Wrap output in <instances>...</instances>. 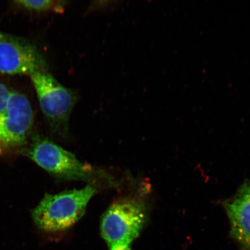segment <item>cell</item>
Masks as SVG:
<instances>
[{
    "instance_id": "cell-10",
    "label": "cell",
    "mask_w": 250,
    "mask_h": 250,
    "mask_svg": "<svg viewBox=\"0 0 250 250\" xmlns=\"http://www.w3.org/2000/svg\"><path fill=\"white\" fill-rule=\"evenodd\" d=\"M109 250H132L130 247L119 246L109 249Z\"/></svg>"
},
{
    "instance_id": "cell-1",
    "label": "cell",
    "mask_w": 250,
    "mask_h": 250,
    "mask_svg": "<svg viewBox=\"0 0 250 250\" xmlns=\"http://www.w3.org/2000/svg\"><path fill=\"white\" fill-rule=\"evenodd\" d=\"M93 184L80 189L46 194L33 211L34 222L47 232H59L73 227L85 213L87 205L98 192Z\"/></svg>"
},
{
    "instance_id": "cell-2",
    "label": "cell",
    "mask_w": 250,
    "mask_h": 250,
    "mask_svg": "<svg viewBox=\"0 0 250 250\" xmlns=\"http://www.w3.org/2000/svg\"><path fill=\"white\" fill-rule=\"evenodd\" d=\"M27 153L39 167L62 180L93 182L109 179L104 172L83 163L71 152L43 137L36 136Z\"/></svg>"
},
{
    "instance_id": "cell-5",
    "label": "cell",
    "mask_w": 250,
    "mask_h": 250,
    "mask_svg": "<svg viewBox=\"0 0 250 250\" xmlns=\"http://www.w3.org/2000/svg\"><path fill=\"white\" fill-rule=\"evenodd\" d=\"M33 123L29 100L23 94L11 92L7 108L0 115V153L22 145Z\"/></svg>"
},
{
    "instance_id": "cell-8",
    "label": "cell",
    "mask_w": 250,
    "mask_h": 250,
    "mask_svg": "<svg viewBox=\"0 0 250 250\" xmlns=\"http://www.w3.org/2000/svg\"><path fill=\"white\" fill-rule=\"evenodd\" d=\"M15 3L21 7L28 10L39 12H54L61 13L64 11L65 1H53V0H42V1H30V0H21L16 1Z\"/></svg>"
},
{
    "instance_id": "cell-7",
    "label": "cell",
    "mask_w": 250,
    "mask_h": 250,
    "mask_svg": "<svg viewBox=\"0 0 250 250\" xmlns=\"http://www.w3.org/2000/svg\"><path fill=\"white\" fill-rule=\"evenodd\" d=\"M226 208L232 236L244 249L250 250V182L240 188Z\"/></svg>"
},
{
    "instance_id": "cell-6",
    "label": "cell",
    "mask_w": 250,
    "mask_h": 250,
    "mask_svg": "<svg viewBox=\"0 0 250 250\" xmlns=\"http://www.w3.org/2000/svg\"><path fill=\"white\" fill-rule=\"evenodd\" d=\"M46 67L44 58L35 46L0 31V73L30 76Z\"/></svg>"
},
{
    "instance_id": "cell-4",
    "label": "cell",
    "mask_w": 250,
    "mask_h": 250,
    "mask_svg": "<svg viewBox=\"0 0 250 250\" xmlns=\"http://www.w3.org/2000/svg\"><path fill=\"white\" fill-rule=\"evenodd\" d=\"M146 221V209L139 200L125 198L111 205L103 214L101 233L109 248L130 247Z\"/></svg>"
},
{
    "instance_id": "cell-3",
    "label": "cell",
    "mask_w": 250,
    "mask_h": 250,
    "mask_svg": "<svg viewBox=\"0 0 250 250\" xmlns=\"http://www.w3.org/2000/svg\"><path fill=\"white\" fill-rule=\"evenodd\" d=\"M30 76L40 107L53 132L61 137L66 136L70 115L77 102L76 94L59 83L47 67Z\"/></svg>"
},
{
    "instance_id": "cell-9",
    "label": "cell",
    "mask_w": 250,
    "mask_h": 250,
    "mask_svg": "<svg viewBox=\"0 0 250 250\" xmlns=\"http://www.w3.org/2000/svg\"><path fill=\"white\" fill-rule=\"evenodd\" d=\"M11 92L4 84L0 83V115L7 108Z\"/></svg>"
}]
</instances>
